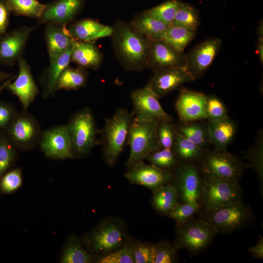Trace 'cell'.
<instances>
[{"label":"cell","mask_w":263,"mask_h":263,"mask_svg":"<svg viewBox=\"0 0 263 263\" xmlns=\"http://www.w3.org/2000/svg\"><path fill=\"white\" fill-rule=\"evenodd\" d=\"M112 37L113 47L123 66L129 71H140L146 68L150 41L135 31L130 24L117 21Z\"/></svg>","instance_id":"6da1fadb"},{"label":"cell","mask_w":263,"mask_h":263,"mask_svg":"<svg viewBox=\"0 0 263 263\" xmlns=\"http://www.w3.org/2000/svg\"><path fill=\"white\" fill-rule=\"evenodd\" d=\"M134 118L133 112L120 108L112 117L105 119L100 132V144L102 146L103 159L110 167L115 164L122 151Z\"/></svg>","instance_id":"7a4b0ae2"},{"label":"cell","mask_w":263,"mask_h":263,"mask_svg":"<svg viewBox=\"0 0 263 263\" xmlns=\"http://www.w3.org/2000/svg\"><path fill=\"white\" fill-rule=\"evenodd\" d=\"M66 125L71 145L72 158L84 157L100 144L101 130L97 126L92 110L88 107L75 113Z\"/></svg>","instance_id":"3957f363"},{"label":"cell","mask_w":263,"mask_h":263,"mask_svg":"<svg viewBox=\"0 0 263 263\" xmlns=\"http://www.w3.org/2000/svg\"><path fill=\"white\" fill-rule=\"evenodd\" d=\"M198 217L210 225L218 233L230 234L245 228L253 221L250 207L241 202L213 209H202Z\"/></svg>","instance_id":"277c9868"},{"label":"cell","mask_w":263,"mask_h":263,"mask_svg":"<svg viewBox=\"0 0 263 263\" xmlns=\"http://www.w3.org/2000/svg\"><path fill=\"white\" fill-rule=\"evenodd\" d=\"M199 169L204 177L239 182L249 164L227 152L226 150L204 151L199 160Z\"/></svg>","instance_id":"5b68a950"},{"label":"cell","mask_w":263,"mask_h":263,"mask_svg":"<svg viewBox=\"0 0 263 263\" xmlns=\"http://www.w3.org/2000/svg\"><path fill=\"white\" fill-rule=\"evenodd\" d=\"M158 122L134 118L126 142L130 148L126 163L129 169L142 162L151 153L161 149L157 135Z\"/></svg>","instance_id":"8992f818"},{"label":"cell","mask_w":263,"mask_h":263,"mask_svg":"<svg viewBox=\"0 0 263 263\" xmlns=\"http://www.w3.org/2000/svg\"><path fill=\"white\" fill-rule=\"evenodd\" d=\"M217 232L199 217L191 218L177 225L175 244L178 248L185 249L192 254H197L207 248Z\"/></svg>","instance_id":"52a82bcc"},{"label":"cell","mask_w":263,"mask_h":263,"mask_svg":"<svg viewBox=\"0 0 263 263\" xmlns=\"http://www.w3.org/2000/svg\"><path fill=\"white\" fill-rule=\"evenodd\" d=\"M242 202L239 182L204 177L200 204L204 209H213Z\"/></svg>","instance_id":"ba28073f"},{"label":"cell","mask_w":263,"mask_h":263,"mask_svg":"<svg viewBox=\"0 0 263 263\" xmlns=\"http://www.w3.org/2000/svg\"><path fill=\"white\" fill-rule=\"evenodd\" d=\"M172 174L178 202L200 204L204 176L194 162L184 161Z\"/></svg>","instance_id":"9c48e42d"},{"label":"cell","mask_w":263,"mask_h":263,"mask_svg":"<svg viewBox=\"0 0 263 263\" xmlns=\"http://www.w3.org/2000/svg\"><path fill=\"white\" fill-rule=\"evenodd\" d=\"M4 132L16 148L22 150H31L39 144L42 132L37 119L24 111L17 113Z\"/></svg>","instance_id":"30bf717a"},{"label":"cell","mask_w":263,"mask_h":263,"mask_svg":"<svg viewBox=\"0 0 263 263\" xmlns=\"http://www.w3.org/2000/svg\"><path fill=\"white\" fill-rule=\"evenodd\" d=\"M134 118L146 121L171 122L172 117L161 106L159 98L146 85L131 93Z\"/></svg>","instance_id":"8fae6325"},{"label":"cell","mask_w":263,"mask_h":263,"mask_svg":"<svg viewBox=\"0 0 263 263\" xmlns=\"http://www.w3.org/2000/svg\"><path fill=\"white\" fill-rule=\"evenodd\" d=\"M222 45L221 38H209L197 44L186 55L185 67L194 79L204 75L219 52Z\"/></svg>","instance_id":"7c38bea8"},{"label":"cell","mask_w":263,"mask_h":263,"mask_svg":"<svg viewBox=\"0 0 263 263\" xmlns=\"http://www.w3.org/2000/svg\"><path fill=\"white\" fill-rule=\"evenodd\" d=\"M150 41V50L146 68L154 73L167 68L184 67L186 55L161 39Z\"/></svg>","instance_id":"4fadbf2b"},{"label":"cell","mask_w":263,"mask_h":263,"mask_svg":"<svg viewBox=\"0 0 263 263\" xmlns=\"http://www.w3.org/2000/svg\"><path fill=\"white\" fill-rule=\"evenodd\" d=\"M40 150L50 158H72L70 139L66 125H59L42 132L39 142Z\"/></svg>","instance_id":"5bb4252c"},{"label":"cell","mask_w":263,"mask_h":263,"mask_svg":"<svg viewBox=\"0 0 263 263\" xmlns=\"http://www.w3.org/2000/svg\"><path fill=\"white\" fill-rule=\"evenodd\" d=\"M194 80L185 66L174 67L155 72L146 86L160 98L173 92L183 84Z\"/></svg>","instance_id":"9a60e30c"},{"label":"cell","mask_w":263,"mask_h":263,"mask_svg":"<svg viewBox=\"0 0 263 263\" xmlns=\"http://www.w3.org/2000/svg\"><path fill=\"white\" fill-rule=\"evenodd\" d=\"M35 28L23 26L0 35V63L14 65L22 57L27 42Z\"/></svg>","instance_id":"2e32d148"},{"label":"cell","mask_w":263,"mask_h":263,"mask_svg":"<svg viewBox=\"0 0 263 263\" xmlns=\"http://www.w3.org/2000/svg\"><path fill=\"white\" fill-rule=\"evenodd\" d=\"M124 239V232L119 225L106 222L101 224L89 237L87 244L93 252L108 254L119 248Z\"/></svg>","instance_id":"e0dca14e"},{"label":"cell","mask_w":263,"mask_h":263,"mask_svg":"<svg viewBox=\"0 0 263 263\" xmlns=\"http://www.w3.org/2000/svg\"><path fill=\"white\" fill-rule=\"evenodd\" d=\"M125 177L132 184L144 186L153 191L171 183L172 174L168 170L143 162L129 169Z\"/></svg>","instance_id":"ac0fdd59"},{"label":"cell","mask_w":263,"mask_h":263,"mask_svg":"<svg viewBox=\"0 0 263 263\" xmlns=\"http://www.w3.org/2000/svg\"><path fill=\"white\" fill-rule=\"evenodd\" d=\"M18 62L19 74L7 85L8 89L16 95L26 111L38 93V89L32 74L31 68L22 57Z\"/></svg>","instance_id":"d6986e66"},{"label":"cell","mask_w":263,"mask_h":263,"mask_svg":"<svg viewBox=\"0 0 263 263\" xmlns=\"http://www.w3.org/2000/svg\"><path fill=\"white\" fill-rule=\"evenodd\" d=\"M207 95L193 90L183 89L180 92L175 103L179 118L184 122L206 119Z\"/></svg>","instance_id":"ffe728a7"},{"label":"cell","mask_w":263,"mask_h":263,"mask_svg":"<svg viewBox=\"0 0 263 263\" xmlns=\"http://www.w3.org/2000/svg\"><path fill=\"white\" fill-rule=\"evenodd\" d=\"M81 0H57L46 7L39 18L40 23L65 25L70 22L80 10Z\"/></svg>","instance_id":"44dd1931"},{"label":"cell","mask_w":263,"mask_h":263,"mask_svg":"<svg viewBox=\"0 0 263 263\" xmlns=\"http://www.w3.org/2000/svg\"><path fill=\"white\" fill-rule=\"evenodd\" d=\"M44 38L50 62L54 61L69 48L74 40L65 25L53 23H47Z\"/></svg>","instance_id":"7402d4cb"},{"label":"cell","mask_w":263,"mask_h":263,"mask_svg":"<svg viewBox=\"0 0 263 263\" xmlns=\"http://www.w3.org/2000/svg\"><path fill=\"white\" fill-rule=\"evenodd\" d=\"M73 38L77 41L93 42L107 37H111L113 28L90 19L77 21L69 27Z\"/></svg>","instance_id":"603a6c76"},{"label":"cell","mask_w":263,"mask_h":263,"mask_svg":"<svg viewBox=\"0 0 263 263\" xmlns=\"http://www.w3.org/2000/svg\"><path fill=\"white\" fill-rule=\"evenodd\" d=\"M103 60V56L93 42L74 40L71 49V61L83 69L97 70Z\"/></svg>","instance_id":"cb8c5ba5"},{"label":"cell","mask_w":263,"mask_h":263,"mask_svg":"<svg viewBox=\"0 0 263 263\" xmlns=\"http://www.w3.org/2000/svg\"><path fill=\"white\" fill-rule=\"evenodd\" d=\"M207 127L209 143L217 150H226L236 132V124L229 117L216 121L208 122Z\"/></svg>","instance_id":"d4e9b609"},{"label":"cell","mask_w":263,"mask_h":263,"mask_svg":"<svg viewBox=\"0 0 263 263\" xmlns=\"http://www.w3.org/2000/svg\"><path fill=\"white\" fill-rule=\"evenodd\" d=\"M137 32L149 40L160 39L169 26L146 12L135 18L130 23Z\"/></svg>","instance_id":"484cf974"},{"label":"cell","mask_w":263,"mask_h":263,"mask_svg":"<svg viewBox=\"0 0 263 263\" xmlns=\"http://www.w3.org/2000/svg\"><path fill=\"white\" fill-rule=\"evenodd\" d=\"M71 49L72 45L56 60L50 62L45 76L43 91V97L44 98L53 96L56 91V87L58 78L71 62Z\"/></svg>","instance_id":"4316f807"},{"label":"cell","mask_w":263,"mask_h":263,"mask_svg":"<svg viewBox=\"0 0 263 263\" xmlns=\"http://www.w3.org/2000/svg\"><path fill=\"white\" fill-rule=\"evenodd\" d=\"M88 81V74L85 69L68 66L61 73L56 84L58 90H76L84 87Z\"/></svg>","instance_id":"83f0119b"},{"label":"cell","mask_w":263,"mask_h":263,"mask_svg":"<svg viewBox=\"0 0 263 263\" xmlns=\"http://www.w3.org/2000/svg\"><path fill=\"white\" fill-rule=\"evenodd\" d=\"M196 33V30L171 24L163 33L160 39L174 49L184 51L186 46L194 38Z\"/></svg>","instance_id":"f1b7e54d"},{"label":"cell","mask_w":263,"mask_h":263,"mask_svg":"<svg viewBox=\"0 0 263 263\" xmlns=\"http://www.w3.org/2000/svg\"><path fill=\"white\" fill-rule=\"evenodd\" d=\"M194 122L173 126L177 132L204 150L209 143L207 125Z\"/></svg>","instance_id":"f546056e"},{"label":"cell","mask_w":263,"mask_h":263,"mask_svg":"<svg viewBox=\"0 0 263 263\" xmlns=\"http://www.w3.org/2000/svg\"><path fill=\"white\" fill-rule=\"evenodd\" d=\"M172 150L175 155L184 161L194 162L202 158L204 150L176 131Z\"/></svg>","instance_id":"4dcf8cb0"},{"label":"cell","mask_w":263,"mask_h":263,"mask_svg":"<svg viewBox=\"0 0 263 263\" xmlns=\"http://www.w3.org/2000/svg\"><path fill=\"white\" fill-rule=\"evenodd\" d=\"M178 203L176 190L170 183L162 186L154 192L152 204L161 213L168 214Z\"/></svg>","instance_id":"1f68e13d"},{"label":"cell","mask_w":263,"mask_h":263,"mask_svg":"<svg viewBox=\"0 0 263 263\" xmlns=\"http://www.w3.org/2000/svg\"><path fill=\"white\" fill-rule=\"evenodd\" d=\"M250 167L256 171L260 184V190L263 196V131L258 132L256 141L246 152Z\"/></svg>","instance_id":"d6a6232c"},{"label":"cell","mask_w":263,"mask_h":263,"mask_svg":"<svg viewBox=\"0 0 263 263\" xmlns=\"http://www.w3.org/2000/svg\"><path fill=\"white\" fill-rule=\"evenodd\" d=\"M10 10L16 15L39 18L46 5L37 0H5Z\"/></svg>","instance_id":"836d02e7"},{"label":"cell","mask_w":263,"mask_h":263,"mask_svg":"<svg viewBox=\"0 0 263 263\" xmlns=\"http://www.w3.org/2000/svg\"><path fill=\"white\" fill-rule=\"evenodd\" d=\"M93 259V256L86 252L78 242L71 239L65 247L60 263H88L92 262Z\"/></svg>","instance_id":"e575fe53"},{"label":"cell","mask_w":263,"mask_h":263,"mask_svg":"<svg viewBox=\"0 0 263 263\" xmlns=\"http://www.w3.org/2000/svg\"><path fill=\"white\" fill-rule=\"evenodd\" d=\"M17 148L3 132L0 139V179L17 159Z\"/></svg>","instance_id":"d590c367"},{"label":"cell","mask_w":263,"mask_h":263,"mask_svg":"<svg viewBox=\"0 0 263 263\" xmlns=\"http://www.w3.org/2000/svg\"><path fill=\"white\" fill-rule=\"evenodd\" d=\"M199 23L195 10L188 4L179 2L172 25L196 30Z\"/></svg>","instance_id":"8d00e7d4"},{"label":"cell","mask_w":263,"mask_h":263,"mask_svg":"<svg viewBox=\"0 0 263 263\" xmlns=\"http://www.w3.org/2000/svg\"><path fill=\"white\" fill-rule=\"evenodd\" d=\"M201 208V205L198 203H178L168 214L178 225L194 217Z\"/></svg>","instance_id":"74e56055"},{"label":"cell","mask_w":263,"mask_h":263,"mask_svg":"<svg viewBox=\"0 0 263 263\" xmlns=\"http://www.w3.org/2000/svg\"><path fill=\"white\" fill-rule=\"evenodd\" d=\"M176 157L172 149L161 148L150 154L146 159L151 164L169 170L176 166Z\"/></svg>","instance_id":"f35d334b"},{"label":"cell","mask_w":263,"mask_h":263,"mask_svg":"<svg viewBox=\"0 0 263 263\" xmlns=\"http://www.w3.org/2000/svg\"><path fill=\"white\" fill-rule=\"evenodd\" d=\"M179 2L170 0L162 3L147 12L158 20L170 25L172 24Z\"/></svg>","instance_id":"ab89813d"},{"label":"cell","mask_w":263,"mask_h":263,"mask_svg":"<svg viewBox=\"0 0 263 263\" xmlns=\"http://www.w3.org/2000/svg\"><path fill=\"white\" fill-rule=\"evenodd\" d=\"M206 115L208 122L216 121L228 117L225 105L219 98L214 95H207Z\"/></svg>","instance_id":"60d3db41"},{"label":"cell","mask_w":263,"mask_h":263,"mask_svg":"<svg viewBox=\"0 0 263 263\" xmlns=\"http://www.w3.org/2000/svg\"><path fill=\"white\" fill-rule=\"evenodd\" d=\"M153 263H171L177 259V247L168 242H160L154 244Z\"/></svg>","instance_id":"b9f144b4"},{"label":"cell","mask_w":263,"mask_h":263,"mask_svg":"<svg viewBox=\"0 0 263 263\" xmlns=\"http://www.w3.org/2000/svg\"><path fill=\"white\" fill-rule=\"evenodd\" d=\"M22 183V172L15 168L6 172L0 179V191L10 194L20 188Z\"/></svg>","instance_id":"7bdbcfd3"},{"label":"cell","mask_w":263,"mask_h":263,"mask_svg":"<svg viewBox=\"0 0 263 263\" xmlns=\"http://www.w3.org/2000/svg\"><path fill=\"white\" fill-rule=\"evenodd\" d=\"M99 263H134L133 247L124 246L100 258Z\"/></svg>","instance_id":"ee69618b"},{"label":"cell","mask_w":263,"mask_h":263,"mask_svg":"<svg viewBox=\"0 0 263 263\" xmlns=\"http://www.w3.org/2000/svg\"><path fill=\"white\" fill-rule=\"evenodd\" d=\"M157 135L161 148L172 149L176 137V130L171 122H158Z\"/></svg>","instance_id":"f6af8a7d"},{"label":"cell","mask_w":263,"mask_h":263,"mask_svg":"<svg viewBox=\"0 0 263 263\" xmlns=\"http://www.w3.org/2000/svg\"><path fill=\"white\" fill-rule=\"evenodd\" d=\"M134 263H153L154 247L153 245L138 244L133 247Z\"/></svg>","instance_id":"bcb514c9"},{"label":"cell","mask_w":263,"mask_h":263,"mask_svg":"<svg viewBox=\"0 0 263 263\" xmlns=\"http://www.w3.org/2000/svg\"><path fill=\"white\" fill-rule=\"evenodd\" d=\"M17 112L10 104L0 102V130L5 132L9 127Z\"/></svg>","instance_id":"7dc6e473"},{"label":"cell","mask_w":263,"mask_h":263,"mask_svg":"<svg viewBox=\"0 0 263 263\" xmlns=\"http://www.w3.org/2000/svg\"><path fill=\"white\" fill-rule=\"evenodd\" d=\"M10 8L5 0H0V35L6 33L9 22Z\"/></svg>","instance_id":"c3c4849f"},{"label":"cell","mask_w":263,"mask_h":263,"mask_svg":"<svg viewBox=\"0 0 263 263\" xmlns=\"http://www.w3.org/2000/svg\"><path fill=\"white\" fill-rule=\"evenodd\" d=\"M257 50L260 61L263 63V22L260 21L257 27Z\"/></svg>","instance_id":"681fc988"},{"label":"cell","mask_w":263,"mask_h":263,"mask_svg":"<svg viewBox=\"0 0 263 263\" xmlns=\"http://www.w3.org/2000/svg\"><path fill=\"white\" fill-rule=\"evenodd\" d=\"M259 238L256 244L249 248L248 251L254 258L262 259L263 258V237L260 235Z\"/></svg>","instance_id":"f907efd6"},{"label":"cell","mask_w":263,"mask_h":263,"mask_svg":"<svg viewBox=\"0 0 263 263\" xmlns=\"http://www.w3.org/2000/svg\"><path fill=\"white\" fill-rule=\"evenodd\" d=\"M15 75L11 73H7L0 71V85Z\"/></svg>","instance_id":"816d5d0a"},{"label":"cell","mask_w":263,"mask_h":263,"mask_svg":"<svg viewBox=\"0 0 263 263\" xmlns=\"http://www.w3.org/2000/svg\"><path fill=\"white\" fill-rule=\"evenodd\" d=\"M16 75H14L13 76L9 78V79L7 80L5 82H4L3 83H2L1 85H0V94L2 92V91L6 88L8 84L11 82L16 77Z\"/></svg>","instance_id":"f5cc1de1"},{"label":"cell","mask_w":263,"mask_h":263,"mask_svg":"<svg viewBox=\"0 0 263 263\" xmlns=\"http://www.w3.org/2000/svg\"><path fill=\"white\" fill-rule=\"evenodd\" d=\"M3 132H2V131L0 130V138H1V137L2 136V134H3Z\"/></svg>","instance_id":"db71d44e"}]
</instances>
